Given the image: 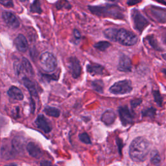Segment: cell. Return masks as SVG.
Segmentation results:
<instances>
[{
  "instance_id": "cell-43",
  "label": "cell",
  "mask_w": 166,
  "mask_h": 166,
  "mask_svg": "<svg viewBox=\"0 0 166 166\" xmlns=\"http://www.w3.org/2000/svg\"><path fill=\"white\" fill-rule=\"evenodd\" d=\"M110 1H115V0H110Z\"/></svg>"
},
{
  "instance_id": "cell-11",
  "label": "cell",
  "mask_w": 166,
  "mask_h": 166,
  "mask_svg": "<svg viewBox=\"0 0 166 166\" xmlns=\"http://www.w3.org/2000/svg\"><path fill=\"white\" fill-rule=\"evenodd\" d=\"M118 70L123 72H130L132 70V61L126 55H122L119 60Z\"/></svg>"
},
{
  "instance_id": "cell-42",
  "label": "cell",
  "mask_w": 166,
  "mask_h": 166,
  "mask_svg": "<svg viewBox=\"0 0 166 166\" xmlns=\"http://www.w3.org/2000/svg\"><path fill=\"white\" fill-rule=\"evenodd\" d=\"M163 72H164V73L166 75V70L165 69H164V70H163Z\"/></svg>"
},
{
  "instance_id": "cell-34",
  "label": "cell",
  "mask_w": 166,
  "mask_h": 166,
  "mask_svg": "<svg viewBox=\"0 0 166 166\" xmlns=\"http://www.w3.org/2000/svg\"><path fill=\"white\" fill-rule=\"evenodd\" d=\"M142 2V0H128L127 3L128 6H133L138 4Z\"/></svg>"
},
{
  "instance_id": "cell-7",
  "label": "cell",
  "mask_w": 166,
  "mask_h": 166,
  "mask_svg": "<svg viewBox=\"0 0 166 166\" xmlns=\"http://www.w3.org/2000/svg\"><path fill=\"white\" fill-rule=\"evenodd\" d=\"M148 12L151 18L160 24H166V9L156 6H150Z\"/></svg>"
},
{
  "instance_id": "cell-38",
  "label": "cell",
  "mask_w": 166,
  "mask_h": 166,
  "mask_svg": "<svg viewBox=\"0 0 166 166\" xmlns=\"http://www.w3.org/2000/svg\"><path fill=\"white\" fill-rule=\"evenodd\" d=\"M162 56L163 59L166 61V53H164V54H162Z\"/></svg>"
},
{
  "instance_id": "cell-40",
  "label": "cell",
  "mask_w": 166,
  "mask_h": 166,
  "mask_svg": "<svg viewBox=\"0 0 166 166\" xmlns=\"http://www.w3.org/2000/svg\"><path fill=\"white\" fill-rule=\"evenodd\" d=\"M4 166H17V165L16 164H11L6 165H4Z\"/></svg>"
},
{
  "instance_id": "cell-22",
  "label": "cell",
  "mask_w": 166,
  "mask_h": 166,
  "mask_svg": "<svg viewBox=\"0 0 166 166\" xmlns=\"http://www.w3.org/2000/svg\"><path fill=\"white\" fill-rule=\"evenodd\" d=\"M150 162L154 165L158 166L161 162V157L157 150H153L150 154Z\"/></svg>"
},
{
  "instance_id": "cell-2",
  "label": "cell",
  "mask_w": 166,
  "mask_h": 166,
  "mask_svg": "<svg viewBox=\"0 0 166 166\" xmlns=\"http://www.w3.org/2000/svg\"><path fill=\"white\" fill-rule=\"evenodd\" d=\"M150 143L143 137H138L132 141L129 147V155L136 162H141L147 159L150 150Z\"/></svg>"
},
{
  "instance_id": "cell-9",
  "label": "cell",
  "mask_w": 166,
  "mask_h": 166,
  "mask_svg": "<svg viewBox=\"0 0 166 166\" xmlns=\"http://www.w3.org/2000/svg\"><path fill=\"white\" fill-rule=\"evenodd\" d=\"M2 19L5 24L9 27L13 29H17L20 27V23L18 18L11 12L5 11L2 13Z\"/></svg>"
},
{
  "instance_id": "cell-28",
  "label": "cell",
  "mask_w": 166,
  "mask_h": 166,
  "mask_svg": "<svg viewBox=\"0 0 166 166\" xmlns=\"http://www.w3.org/2000/svg\"><path fill=\"white\" fill-rule=\"evenodd\" d=\"M81 39V33L79 32V30L75 29L73 31V38H72L71 42H73L75 45H78L79 44V42H80Z\"/></svg>"
},
{
  "instance_id": "cell-15",
  "label": "cell",
  "mask_w": 166,
  "mask_h": 166,
  "mask_svg": "<svg viewBox=\"0 0 166 166\" xmlns=\"http://www.w3.org/2000/svg\"><path fill=\"white\" fill-rule=\"evenodd\" d=\"M86 70L88 73L92 75H103L104 74V67L98 64H89L86 66Z\"/></svg>"
},
{
  "instance_id": "cell-16",
  "label": "cell",
  "mask_w": 166,
  "mask_h": 166,
  "mask_svg": "<svg viewBox=\"0 0 166 166\" xmlns=\"http://www.w3.org/2000/svg\"><path fill=\"white\" fill-rule=\"evenodd\" d=\"M22 81L24 86L27 88L30 93V95L32 97H37L38 96V92L36 88L35 84L27 77H24L22 78Z\"/></svg>"
},
{
  "instance_id": "cell-6",
  "label": "cell",
  "mask_w": 166,
  "mask_h": 166,
  "mask_svg": "<svg viewBox=\"0 0 166 166\" xmlns=\"http://www.w3.org/2000/svg\"><path fill=\"white\" fill-rule=\"evenodd\" d=\"M132 90V83L130 80H122L115 83L109 89V91L114 95H125Z\"/></svg>"
},
{
  "instance_id": "cell-4",
  "label": "cell",
  "mask_w": 166,
  "mask_h": 166,
  "mask_svg": "<svg viewBox=\"0 0 166 166\" xmlns=\"http://www.w3.org/2000/svg\"><path fill=\"white\" fill-rule=\"evenodd\" d=\"M39 61L41 68L48 73L55 71L57 67L56 59L52 53H43L40 56Z\"/></svg>"
},
{
  "instance_id": "cell-32",
  "label": "cell",
  "mask_w": 166,
  "mask_h": 166,
  "mask_svg": "<svg viewBox=\"0 0 166 166\" xmlns=\"http://www.w3.org/2000/svg\"><path fill=\"white\" fill-rule=\"evenodd\" d=\"M0 3L7 8H12V7H14V3L12 0H0Z\"/></svg>"
},
{
  "instance_id": "cell-33",
  "label": "cell",
  "mask_w": 166,
  "mask_h": 166,
  "mask_svg": "<svg viewBox=\"0 0 166 166\" xmlns=\"http://www.w3.org/2000/svg\"><path fill=\"white\" fill-rule=\"evenodd\" d=\"M141 103V99H134L131 101V106L132 108H135L136 106H138Z\"/></svg>"
},
{
  "instance_id": "cell-25",
  "label": "cell",
  "mask_w": 166,
  "mask_h": 166,
  "mask_svg": "<svg viewBox=\"0 0 166 166\" xmlns=\"http://www.w3.org/2000/svg\"><path fill=\"white\" fill-rule=\"evenodd\" d=\"M12 147L16 151H20L23 149L24 141H22V138H19V137H15L12 140Z\"/></svg>"
},
{
  "instance_id": "cell-23",
  "label": "cell",
  "mask_w": 166,
  "mask_h": 166,
  "mask_svg": "<svg viewBox=\"0 0 166 166\" xmlns=\"http://www.w3.org/2000/svg\"><path fill=\"white\" fill-rule=\"evenodd\" d=\"M111 46V44L108 41H99L93 45L96 49L99 50L101 52H105Z\"/></svg>"
},
{
  "instance_id": "cell-29",
  "label": "cell",
  "mask_w": 166,
  "mask_h": 166,
  "mask_svg": "<svg viewBox=\"0 0 166 166\" xmlns=\"http://www.w3.org/2000/svg\"><path fill=\"white\" fill-rule=\"evenodd\" d=\"M79 140H80L83 143L86 144H91V140L90 138V136L86 132H83L79 134Z\"/></svg>"
},
{
  "instance_id": "cell-5",
  "label": "cell",
  "mask_w": 166,
  "mask_h": 166,
  "mask_svg": "<svg viewBox=\"0 0 166 166\" xmlns=\"http://www.w3.org/2000/svg\"><path fill=\"white\" fill-rule=\"evenodd\" d=\"M131 17L134 29L140 33H141L149 25V21L138 9H133L131 11Z\"/></svg>"
},
{
  "instance_id": "cell-36",
  "label": "cell",
  "mask_w": 166,
  "mask_h": 166,
  "mask_svg": "<svg viewBox=\"0 0 166 166\" xmlns=\"http://www.w3.org/2000/svg\"><path fill=\"white\" fill-rule=\"evenodd\" d=\"M154 1L158 2V3H159L160 4H162L164 5H166V2L165 1V0H154Z\"/></svg>"
},
{
  "instance_id": "cell-41",
  "label": "cell",
  "mask_w": 166,
  "mask_h": 166,
  "mask_svg": "<svg viewBox=\"0 0 166 166\" xmlns=\"http://www.w3.org/2000/svg\"><path fill=\"white\" fill-rule=\"evenodd\" d=\"M20 1L21 2H25L26 1H28V0H20Z\"/></svg>"
},
{
  "instance_id": "cell-14",
  "label": "cell",
  "mask_w": 166,
  "mask_h": 166,
  "mask_svg": "<svg viewBox=\"0 0 166 166\" xmlns=\"http://www.w3.org/2000/svg\"><path fill=\"white\" fill-rule=\"evenodd\" d=\"M27 150L32 157L40 158L43 153L41 148L34 142H29L27 145Z\"/></svg>"
},
{
  "instance_id": "cell-35",
  "label": "cell",
  "mask_w": 166,
  "mask_h": 166,
  "mask_svg": "<svg viewBox=\"0 0 166 166\" xmlns=\"http://www.w3.org/2000/svg\"><path fill=\"white\" fill-rule=\"evenodd\" d=\"M40 166H56L52 164V162L49 160H43L40 163Z\"/></svg>"
},
{
  "instance_id": "cell-20",
  "label": "cell",
  "mask_w": 166,
  "mask_h": 166,
  "mask_svg": "<svg viewBox=\"0 0 166 166\" xmlns=\"http://www.w3.org/2000/svg\"><path fill=\"white\" fill-rule=\"evenodd\" d=\"M146 40H147L149 44L155 50H156V51H158V52L162 51V49L160 47L159 44H158V42L154 35L150 34V35L147 36Z\"/></svg>"
},
{
  "instance_id": "cell-13",
  "label": "cell",
  "mask_w": 166,
  "mask_h": 166,
  "mask_svg": "<svg viewBox=\"0 0 166 166\" xmlns=\"http://www.w3.org/2000/svg\"><path fill=\"white\" fill-rule=\"evenodd\" d=\"M14 44L18 51L22 53L25 52L29 47L28 42L25 36L22 34L18 35V37L14 40Z\"/></svg>"
},
{
  "instance_id": "cell-1",
  "label": "cell",
  "mask_w": 166,
  "mask_h": 166,
  "mask_svg": "<svg viewBox=\"0 0 166 166\" xmlns=\"http://www.w3.org/2000/svg\"><path fill=\"white\" fill-rule=\"evenodd\" d=\"M89 11L98 17L124 20V9L117 4H104L96 6L89 5Z\"/></svg>"
},
{
  "instance_id": "cell-17",
  "label": "cell",
  "mask_w": 166,
  "mask_h": 166,
  "mask_svg": "<svg viewBox=\"0 0 166 166\" xmlns=\"http://www.w3.org/2000/svg\"><path fill=\"white\" fill-rule=\"evenodd\" d=\"M8 96L12 99L17 100V101H21L24 99V96L23 94V92H21L20 89L16 87V86H11L9 89L8 92Z\"/></svg>"
},
{
  "instance_id": "cell-31",
  "label": "cell",
  "mask_w": 166,
  "mask_h": 166,
  "mask_svg": "<svg viewBox=\"0 0 166 166\" xmlns=\"http://www.w3.org/2000/svg\"><path fill=\"white\" fill-rule=\"evenodd\" d=\"M153 96H154L155 102L159 106H161L162 103V98L161 97V95H160L159 91H158V90L154 91L153 92Z\"/></svg>"
},
{
  "instance_id": "cell-12",
  "label": "cell",
  "mask_w": 166,
  "mask_h": 166,
  "mask_svg": "<svg viewBox=\"0 0 166 166\" xmlns=\"http://www.w3.org/2000/svg\"><path fill=\"white\" fill-rule=\"evenodd\" d=\"M35 124L38 128L46 133H49L52 131V126L44 115L40 114L35 120Z\"/></svg>"
},
{
  "instance_id": "cell-10",
  "label": "cell",
  "mask_w": 166,
  "mask_h": 166,
  "mask_svg": "<svg viewBox=\"0 0 166 166\" xmlns=\"http://www.w3.org/2000/svg\"><path fill=\"white\" fill-rule=\"evenodd\" d=\"M118 112L123 125L127 126L130 123H132L133 116L127 106H120L118 109Z\"/></svg>"
},
{
  "instance_id": "cell-27",
  "label": "cell",
  "mask_w": 166,
  "mask_h": 166,
  "mask_svg": "<svg viewBox=\"0 0 166 166\" xmlns=\"http://www.w3.org/2000/svg\"><path fill=\"white\" fill-rule=\"evenodd\" d=\"M93 89L99 93H103L104 90V83L101 80H96L92 83Z\"/></svg>"
},
{
  "instance_id": "cell-30",
  "label": "cell",
  "mask_w": 166,
  "mask_h": 166,
  "mask_svg": "<svg viewBox=\"0 0 166 166\" xmlns=\"http://www.w3.org/2000/svg\"><path fill=\"white\" fill-rule=\"evenodd\" d=\"M156 114V109H155L154 108H150V109L144 110L142 111V115L143 116H148V117H151L153 118Z\"/></svg>"
},
{
  "instance_id": "cell-3",
  "label": "cell",
  "mask_w": 166,
  "mask_h": 166,
  "mask_svg": "<svg viewBox=\"0 0 166 166\" xmlns=\"http://www.w3.org/2000/svg\"><path fill=\"white\" fill-rule=\"evenodd\" d=\"M138 38L132 32L125 29H117L114 42L119 43L121 45L132 46L138 42Z\"/></svg>"
},
{
  "instance_id": "cell-24",
  "label": "cell",
  "mask_w": 166,
  "mask_h": 166,
  "mask_svg": "<svg viewBox=\"0 0 166 166\" xmlns=\"http://www.w3.org/2000/svg\"><path fill=\"white\" fill-rule=\"evenodd\" d=\"M30 11L32 13L36 14H41L42 12L40 0H34V2L31 4Z\"/></svg>"
},
{
  "instance_id": "cell-19",
  "label": "cell",
  "mask_w": 166,
  "mask_h": 166,
  "mask_svg": "<svg viewBox=\"0 0 166 166\" xmlns=\"http://www.w3.org/2000/svg\"><path fill=\"white\" fill-rule=\"evenodd\" d=\"M21 68H22L23 73H25L27 75L29 76H33L34 74V70L30 62L29 61L28 59H27L26 58L23 57L21 61Z\"/></svg>"
},
{
  "instance_id": "cell-18",
  "label": "cell",
  "mask_w": 166,
  "mask_h": 166,
  "mask_svg": "<svg viewBox=\"0 0 166 166\" xmlns=\"http://www.w3.org/2000/svg\"><path fill=\"white\" fill-rule=\"evenodd\" d=\"M116 118L114 111L111 110H108L105 111L101 116V121L106 125H110L114 123V122Z\"/></svg>"
},
{
  "instance_id": "cell-39",
  "label": "cell",
  "mask_w": 166,
  "mask_h": 166,
  "mask_svg": "<svg viewBox=\"0 0 166 166\" xmlns=\"http://www.w3.org/2000/svg\"><path fill=\"white\" fill-rule=\"evenodd\" d=\"M163 40H164V42L166 44V34H165L163 37Z\"/></svg>"
},
{
  "instance_id": "cell-21",
  "label": "cell",
  "mask_w": 166,
  "mask_h": 166,
  "mask_svg": "<svg viewBox=\"0 0 166 166\" xmlns=\"http://www.w3.org/2000/svg\"><path fill=\"white\" fill-rule=\"evenodd\" d=\"M44 111L49 116H52L54 118L59 117L61 114V111L59 109H56V108L52 106H46Z\"/></svg>"
},
{
  "instance_id": "cell-26",
  "label": "cell",
  "mask_w": 166,
  "mask_h": 166,
  "mask_svg": "<svg viewBox=\"0 0 166 166\" xmlns=\"http://www.w3.org/2000/svg\"><path fill=\"white\" fill-rule=\"evenodd\" d=\"M56 8L58 10L61 9H70L71 8V5L69 3L68 0H59L56 4Z\"/></svg>"
},
{
  "instance_id": "cell-8",
  "label": "cell",
  "mask_w": 166,
  "mask_h": 166,
  "mask_svg": "<svg viewBox=\"0 0 166 166\" xmlns=\"http://www.w3.org/2000/svg\"><path fill=\"white\" fill-rule=\"evenodd\" d=\"M68 68L70 73L74 79H77L80 77L82 71L80 61L77 58L71 56L68 59Z\"/></svg>"
},
{
  "instance_id": "cell-37",
  "label": "cell",
  "mask_w": 166,
  "mask_h": 166,
  "mask_svg": "<svg viewBox=\"0 0 166 166\" xmlns=\"http://www.w3.org/2000/svg\"><path fill=\"white\" fill-rule=\"evenodd\" d=\"M122 143V141L120 139H118V145L119 146V149H120V153H121V149H122V146H120L121 144Z\"/></svg>"
}]
</instances>
